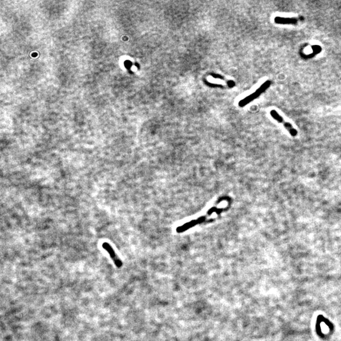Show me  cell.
Instances as JSON below:
<instances>
[{"label": "cell", "mask_w": 341, "mask_h": 341, "mask_svg": "<svg viewBox=\"0 0 341 341\" xmlns=\"http://www.w3.org/2000/svg\"><path fill=\"white\" fill-rule=\"evenodd\" d=\"M270 85H271L270 80H267L255 92L245 97L244 99H243L242 100H241L240 102H239V104H238L239 106L240 107H244L245 106L249 104L250 102H251L255 99L258 98L262 93H264L270 86Z\"/></svg>", "instance_id": "6da1fadb"}, {"label": "cell", "mask_w": 341, "mask_h": 341, "mask_svg": "<svg viewBox=\"0 0 341 341\" xmlns=\"http://www.w3.org/2000/svg\"><path fill=\"white\" fill-rule=\"evenodd\" d=\"M270 115L278 123L283 125L285 128L288 131V132L291 136H297L298 131L293 126V125L291 123H289V122H286L283 119V117L276 110H272L270 111Z\"/></svg>", "instance_id": "7a4b0ae2"}, {"label": "cell", "mask_w": 341, "mask_h": 341, "mask_svg": "<svg viewBox=\"0 0 341 341\" xmlns=\"http://www.w3.org/2000/svg\"><path fill=\"white\" fill-rule=\"evenodd\" d=\"M299 21V19L297 18H286V17L276 16L274 19V22L277 24H296Z\"/></svg>", "instance_id": "277c9868"}, {"label": "cell", "mask_w": 341, "mask_h": 341, "mask_svg": "<svg viewBox=\"0 0 341 341\" xmlns=\"http://www.w3.org/2000/svg\"><path fill=\"white\" fill-rule=\"evenodd\" d=\"M102 248L108 252L111 259L113 260L115 265L117 268H121L123 265V262L120 259H119L118 256L115 253L113 247L108 243H104L102 244Z\"/></svg>", "instance_id": "3957f363"}]
</instances>
